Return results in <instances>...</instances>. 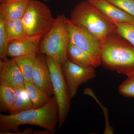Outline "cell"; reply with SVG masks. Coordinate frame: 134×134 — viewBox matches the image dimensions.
<instances>
[{
    "instance_id": "6da1fadb",
    "label": "cell",
    "mask_w": 134,
    "mask_h": 134,
    "mask_svg": "<svg viewBox=\"0 0 134 134\" xmlns=\"http://www.w3.org/2000/svg\"><path fill=\"white\" fill-rule=\"evenodd\" d=\"M58 123V105L53 96L45 105L37 108L25 110L9 115L0 114V134L13 132L12 134H23L19 127L22 125H31L42 127L50 134L56 133Z\"/></svg>"
},
{
    "instance_id": "7a4b0ae2",
    "label": "cell",
    "mask_w": 134,
    "mask_h": 134,
    "mask_svg": "<svg viewBox=\"0 0 134 134\" xmlns=\"http://www.w3.org/2000/svg\"><path fill=\"white\" fill-rule=\"evenodd\" d=\"M100 43V65L126 76L134 72V46L121 36L116 29Z\"/></svg>"
},
{
    "instance_id": "3957f363",
    "label": "cell",
    "mask_w": 134,
    "mask_h": 134,
    "mask_svg": "<svg viewBox=\"0 0 134 134\" xmlns=\"http://www.w3.org/2000/svg\"><path fill=\"white\" fill-rule=\"evenodd\" d=\"M69 19L73 24L88 32L100 42L116 29L115 25L87 0L75 6Z\"/></svg>"
},
{
    "instance_id": "277c9868",
    "label": "cell",
    "mask_w": 134,
    "mask_h": 134,
    "mask_svg": "<svg viewBox=\"0 0 134 134\" xmlns=\"http://www.w3.org/2000/svg\"><path fill=\"white\" fill-rule=\"evenodd\" d=\"M66 17L62 14L55 18L54 24L41 39L38 54L50 56L62 65L68 59L67 50L70 42Z\"/></svg>"
},
{
    "instance_id": "5b68a950",
    "label": "cell",
    "mask_w": 134,
    "mask_h": 134,
    "mask_svg": "<svg viewBox=\"0 0 134 134\" xmlns=\"http://www.w3.org/2000/svg\"><path fill=\"white\" fill-rule=\"evenodd\" d=\"M26 37L42 38L52 27L55 18L40 1L30 0L22 18Z\"/></svg>"
},
{
    "instance_id": "8992f818",
    "label": "cell",
    "mask_w": 134,
    "mask_h": 134,
    "mask_svg": "<svg viewBox=\"0 0 134 134\" xmlns=\"http://www.w3.org/2000/svg\"><path fill=\"white\" fill-rule=\"evenodd\" d=\"M46 59L51 74L53 96L58 105V124L60 128L69 113L71 98L61 64L50 56L46 55Z\"/></svg>"
},
{
    "instance_id": "52a82bcc",
    "label": "cell",
    "mask_w": 134,
    "mask_h": 134,
    "mask_svg": "<svg viewBox=\"0 0 134 134\" xmlns=\"http://www.w3.org/2000/svg\"><path fill=\"white\" fill-rule=\"evenodd\" d=\"M66 24L69 32L70 41L88 55L96 68L100 65L101 43L85 30L76 26L66 18Z\"/></svg>"
},
{
    "instance_id": "ba28073f",
    "label": "cell",
    "mask_w": 134,
    "mask_h": 134,
    "mask_svg": "<svg viewBox=\"0 0 134 134\" xmlns=\"http://www.w3.org/2000/svg\"><path fill=\"white\" fill-rule=\"evenodd\" d=\"M62 68L71 99L75 96L81 85L96 77L94 67L83 68L68 59L62 65Z\"/></svg>"
},
{
    "instance_id": "9c48e42d",
    "label": "cell",
    "mask_w": 134,
    "mask_h": 134,
    "mask_svg": "<svg viewBox=\"0 0 134 134\" xmlns=\"http://www.w3.org/2000/svg\"><path fill=\"white\" fill-rule=\"evenodd\" d=\"M32 82L50 97L54 96L50 71L44 54H38L37 55Z\"/></svg>"
},
{
    "instance_id": "30bf717a",
    "label": "cell",
    "mask_w": 134,
    "mask_h": 134,
    "mask_svg": "<svg viewBox=\"0 0 134 134\" xmlns=\"http://www.w3.org/2000/svg\"><path fill=\"white\" fill-rule=\"evenodd\" d=\"M41 40L40 38L26 37L10 41L7 49V56L13 58L24 55H37Z\"/></svg>"
},
{
    "instance_id": "8fae6325",
    "label": "cell",
    "mask_w": 134,
    "mask_h": 134,
    "mask_svg": "<svg viewBox=\"0 0 134 134\" xmlns=\"http://www.w3.org/2000/svg\"><path fill=\"white\" fill-rule=\"evenodd\" d=\"M25 80L16 63L12 59H0V83L14 89L24 85Z\"/></svg>"
},
{
    "instance_id": "7c38bea8",
    "label": "cell",
    "mask_w": 134,
    "mask_h": 134,
    "mask_svg": "<svg viewBox=\"0 0 134 134\" xmlns=\"http://www.w3.org/2000/svg\"><path fill=\"white\" fill-rule=\"evenodd\" d=\"M111 21L134 24V17L106 0H87Z\"/></svg>"
},
{
    "instance_id": "4fadbf2b",
    "label": "cell",
    "mask_w": 134,
    "mask_h": 134,
    "mask_svg": "<svg viewBox=\"0 0 134 134\" xmlns=\"http://www.w3.org/2000/svg\"><path fill=\"white\" fill-rule=\"evenodd\" d=\"M30 0H13L0 4V17L4 21L22 19Z\"/></svg>"
},
{
    "instance_id": "5bb4252c",
    "label": "cell",
    "mask_w": 134,
    "mask_h": 134,
    "mask_svg": "<svg viewBox=\"0 0 134 134\" xmlns=\"http://www.w3.org/2000/svg\"><path fill=\"white\" fill-rule=\"evenodd\" d=\"M15 93L14 102L10 110V114L20 113L34 108L33 104L24 85L14 89Z\"/></svg>"
},
{
    "instance_id": "9a60e30c",
    "label": "cell",
    "mask_w": 134,
    "mask_h": 134,
    "mask_svg": "<svg viewBox=\"0 0 134 134\" xmlns=\"http://www.w3.org/2000/svg\"><path fill=\"white\" fill-rule=\"evenodd\" d=\"M24 86L34 108L43 107L50 101L52 97L48 96L33 82H25Z\"/></svg>"
},
{
    "instance_id": "2e32d148",
    "label": "cell",
    "mask_w": 134,
    "mask_h": 134,
    "mask_svg": "<svg viewBox=\"0 0 134 134\" xmlns=\"http://www.w3.org/2000/svg\"><path fill=\"white\" fill-rule=\"evenodd\" d=\"M67 54L69 60L80 66L84 68L94 67L88 55L70 41L67 48Z\"/></svg>"
},
{
    "instance_id": "e0dca14e",
    "label": "cell",
    "mask_w": 134,
    "mask_h": 134,
    "mask_svg": "<svg viewBox=\"0 0 134 134\" xmlns=\"http://www.w3.org/2000/svg\"><path fill=\"white\" fill-rule=\"evenodd\" d=\"M37 55H27L11 58L16 62L24 77L25 82L32 81Z\"/></svg>"
},
{
    "instance_id": "ac0fdd59",
    "label": "cell",
    "mask_w": 134,
    "mask_h": 134,
    "mask_svg": "<svg viewBox=\"0 0 134 134\" xmlns=\"http://www.w3.org/2000/svg\"><path fill=\"white\" fill-rule=\"evenodd\" d=\"M4 23L5 31L9 42L26 37L22 19L4 21Z\"/></svg>"
},
{
    "instance_id": "d6986e66",
    "label": "cell",
    "mask_w": 134,
    "mask_h": 134,
    "mask_svg": "<svg viewBox=\"0 0 134 134\" xmlns=\"http://www.w3.org/2000/svg\"><path fill=\"white\" fill-rule=\"evenodd\" d=\"M14 89L10 86L0 85V111L9 112L14 102Z\"/></svg>"
},
{
    "instance_id": "ffe728a7",
    "label": "cell",
    "mask_w": 134,
    "mask_h": 134,
    "mask_svg": "<svg viewBox=\"0 0 134 134\" xmlns=\"http://www.w3.org/2000/svg\"><path fill=\"white\" fill-rule=\"evenodd\" d=\"M127 76L126 79L119 86L118 92L125 97L134 98V72Z\"/></svg>"
},
{
    "instance_id": "44dd1931",
    "label": "cell",
    "mask_w": 134,
    "mask_h": 134,
    "mask_svg": "<svg viewBox=\"0 0 134 134\" xmlns=\"http://www.w3.org/2000/svg\"><path fill=\"white\" fill-rule=\"evenodd\" d=\"M111 22L116 26L117 32L134 46V24Z\"/></svg>"
},
{
    "instance_id": "7402d4cb",
    "label": "cell",
    "mask_w": 134,
    "mask_h": 134,
    "mask_svg": "<svg viewBox=\"0 0 134 134\" xmlns=\"http://www.w3.org/2000/svg\"><path fill=\"white\" fill-rule=\"evenodd\" d=\"M8 43L4 21L0 17V59L3 60L8 59L7 52Z\"/></svg>"
},
{
    "instance_id": "603a6c76",
    "label": "cell",
    "mask_w": 134,
    "mask_h": 134,
    "mask_svg": "<svg viewBox=\"0 0 134 134\" xmlns=\"http://www.w3.org/2000/svg\"><path fill=\"white\" fill-rule=\"evenodd\" d=\"M134 17V0H106Z\"/></svg>"
},
{
    "instance_id": "cb8c5ba5",
    "label": "cell",
    "mask_w": 134,
    "mask_h": 134,
    "mask_svg": "<svg viewBox=\"0 0 134 134\" xmlns=\"http://www.w3.org/2000/svg\"><path fill=\"white\" fill-rule=\"evenodd\" d=\"M34 133L37 134H50V133L47 130H41V131H34Z\"/></svg>"
},
{
    "instance_id": "d4e9b609",
    "label": "cell",
    "mask_w": 134,
    "mask_h": 134,
    "mask_svg": "<svg viewBox=\"0 0 134 134\" xmlns=\"http://www.w3.org/2000/svg\"><path fill=\"white\" fill-rule=\"evenodd\" d=\"M12 1H13V0H0V3H3L7 2Z\"/></svg>"
},
{
    "instance_id": "484cf974",
    "label": "cell",
    "mask_w": 134,
    "mask_h": 134,
    "mask_svg": "<svg viewBox=\"0 0 134 134\" xmlns=\"http://www.w3.org/2000/svg\"><path fill=\"white\" fill-rule=\"evenodd\" d=\"M41 1H43L44 2H47L48 1H49V0H41Z\"/></svg>"
}]
</instances>
